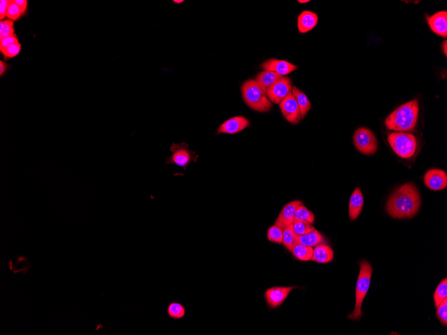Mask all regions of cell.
Segmentation results:
<instances>
[{
  "mask_svg": "<svg viewBox=\"0 0 447 335\" xmlns=\"http://www.w3.org/2000/svg\"><path fill=\"white\" fill-rule=\"evenodd\" d=\"M282 243L285 248L291 253L295 245L298 243V235L293 231L291 225L283 229Z\"/></svg>",
  "mask_w": 447,
  "mask_h": 335,
  "instance_id": "obj_24",
  "label": "cell"
},
{
  "mask_svg": "<svg viewBox=\"0 0 447 335\" xmlns=\"http://www.w3.org/2000/svg\"><path fill=\"white\" fill-rule=\"evenodd\" d=\"M447 298V280H442L435 290L434 294V304L436 308Z\"/></svg>",
  "mask_w": 447,
  "mask_h": 335,
  "instance_id": "obj_27",
  "label": "cell"
},
{
  "mask_svg": "<svg viewBox=\"0 0 447 335\" xmlns=\"http://www.w3.org/2000/svg\"><path fill=\"white\" fill-rule=\"evenodd\" d=\"M324 242V237L316 229L307 234L298 235V243L306 246L315 247Z\"/></svg>",
  "mask_w": 447,
  "mask_h": 335,
  "instance_id": "obj_21",
  "label": "cell"
},
{
  "mask_svg": "<svg viewBox=\"0 0 447 335\" xmlns=\"http://www.w3.org/2000/svg\"><path fill=\"white\" fill-rule=\"evenodd\" d=\"M442 48H443V52H444V54H445V56H446L447 55V41H446V40H445V41L444 42V43L442 44Z\"/></svg>",
  "mask_w": 447,
  "mask_h": 335,
  "instance_id": "obj_37",
  "label": "cell"
},
{
  "mask_svg": "<svg viewBox=\"0 0 447 335\" xmlns=\"http://www.w3.org/2000/svg\"><path fill=\"white\" fill-rule=\"evenodd\" d=\"M333 259L334 251L328 245L322 243L313 248L311 261L320 264H326L330 263Z\"/></svg>",
  "mask_w": 447,
  "mask_h": 335,
  "instance_id": "obj_19",
  "label": "cell"
},
{
  "mask_svg": "<svg viewBox=\"0 0 447 335\" xmlns=\"http://www.w3.org/2000/svg\"><path fill=\"white\" fill-rule=\"evenodd\" d=\"M301 204H303V203L298 200L292 201L286 204L277 217L275 224L279 225L283 229L292 225L295 220V212L297 207Z\"/></svg>",
  "mask_w": 447,
  "mask_h": 335,
  "instance_id": "obj_14",
  "label": "cell"
},
{
  "mask_svg": "<svg viewBox=\"0 0 447 335\" xmlns=\"http://www.w3.org/2000/svg\"><path fill=\"white\" fill-rule=\"evenodd\" d=\"M292 94L294 95L297 100L300 111H301L302 119H303L311 110V102H310L307 95L296 86H293L292 88Z\"/></svg>",
  "mask_w": 447,
  "mask_h": 335,
  "instance_id": "obj_20",
  "label": "cell"
},
{
  "mask_svg": "<svg viewBox=\"0 0 447 335\" xmlns=\"http://www.w3.org/2000/svg\"><path fill=\"white\" fill-rule=\"evenodd\" d=\"M298 286H274L266 290L265 298L269 307L275 309L282 305L289 294Z\"/></svg>",
  "mask_w": 447,
  "mask_h": 335,
  "instance_id": "obj_9",
  "label": "cell"
},
{
  "mask_svg": "<svg viewBox=\"0 0 447 335\" xmlns=\"http://www.w3.org/2000/svg\"><path fill=\"white\" fill-rule=\"evenodd\" d=\"M295 220L302 221L312 224L315 220V215L303 204H301L297 207L296 210Z\"/></svg>",
  "mask_w": 447,
  "mask_h": 335,
  "instance_id": "obj_25",
  "label": "cell"
},
{
  "mask_svg": "<svg viewBox=\"0 0 447 335\" xmlns=\"http://www.w3.org/2000/svg\"><path fill=\"white\" fill-rule=\"evenodd\" d=\"M294 257L301 261H308L311 260L313 256V247L306 246L298 243L291 251Z\"/></svg>",
  "mask_w": 447,
  "mask_h": 335,
  "instance_id": "obj_23",
  "label": "cell"
},
{
  "mask_svg": "<svg viewBox=\"0 0 447 335\" xmlns=\"http://www.w3.org/2000/svg\"><path fill=\"white\" fill-rule=\"evenodd\" d=\"M19 43V40L15 34L0 39V51L11 44Z\"/></svg>",
  "mask_w": 447,
  "mask_h": 335,
  "instance_id": "obj_33",
  "label": "cell"
},
{
  "mask_svg": "<svg viewBox=\"0 0 447 335\" xmlns=\"http://www.w3.org/2000/svg\"><path fill=\"white\" fill-rule=\"evenodd\" d=\"M421 198L413 184H406L391 194L387 203V212L396 219L411 218L420 210Z\"/></svg>",
  "mask_w": 447,
  "mask_h": 335,
  "instance_id": "obj_1",
  "label": "cell"
},
{
  "mask_svg": "<svg viewBox=\"0 0 447 335\" xmlns=\"http://www.w3.org/2000/svg\"><path fill=\"white\" fill-rule=\"evenodd\" d=\"M299 3L304 4L307 3V2H309V0H299Z\"/></svg>",
  "mask_w": 447,
  "mask_h": 335,
  "instance_id": "obj_38",
  "label": "cell"
},
{
  "mask_svg": "<svg viewBox=\"0 0 447 335\" xmlns=\"http://www.w3.org/2000/svg\"><path fill=\"white\" fill-rule=\"evenodd\" d=\"M426 21L432 31L442 37L447 36V12H436L432 16H426Z\"/></svg>",
  "mask_w": 447,
  "mask_h": 335,
  "instance_id": "obj_15",
  "label": "cell"
},
{
  "mask_svg": "<svg viewBox=\"0 0 447 335\" xmlns=\"http://www.w3.org/2000/svg\"><path fill=\"white\" fill-rule=\"evenodd\" d=\"M174 2L175 3L180 4L181 2H183V1H177V0H175Z\"/></svg>",
  "mask_w": 447,
  "mask_h": 335,
  "instance_id": "obj_39",
  "label": "cell"
},
{
  "mask_svg": "<svg viewBox=\"0 0 447 335\" xmlns=\"http://www.w3.org/2000/svg\"><path fill=\"white\" fill-rule=\"evenodd\" d=\"M390 146L399 157L409 159L415 153L417 141L412 134L405 132H394L388 136Z\"/></svg>",
  "mask_w": 447,
  "mask_h": 335,
  "instance_id": "obj_5",
  "label": "cell"
},
{
  "mask_svg": "<svg viewBox=\"0 0 447 335\" xmlns=\"http://www.w3.org/2000/svg\"><path fill=\"white\" fill-rule=\"evenodd\" d=\"M250 121L246 117L242 116H236L230 118L227 121L222 123L218 128V134H228V135H234L243 131L247 127H250Z\"/></svg>",
  "mask_w": 447,
  "mask_h": 335,
  "instance_id": "obj_12",
  "label": "cell"
},
{
  "mask_svg": "<svg viewBox=\"0 0 447 335\" xmlns=\"http://www.w3.org/2000/svg\"><path fill=\"white\" fill-rule=\"evenodd\" d=\"M364 203V196L360 189L356 188L352 193L349 203V217L351 220H356L360 216Z\"/></svg>",
  "mask_w": 447,
  "mask_h": 335,
  "instance_id": "obj_17",
  "label": "cell"
},
{
  "mask_svg": "<svg viewBox=\"0 0 447 335\" xmlns=\"http://www.w3.org/2000/svg\"><path fill=\"white\" fill-rule=\"evenodd\" d=\"M21 50V44L19 42V43L11 44V45L4 48V50H1V53L3 54L6 59H11L18 56Z\"/></svg>",
  "mask_w": 447,
  "mask_h": 335,
  "instance_id": "obj_31",
  "label": "cell"
},
{
  "mask_svg": "<svg viewBox=\"0 0 447 335\" xmlns=\"http://www.w3.org/2000/svg\"><path fill=\"white\" fill-rule=\"evenodd\" d=\"M291 225L293 231L297 235L307 234L315 229L311 223L302 221L294 220Z\"/></svg>",
  "mask_w": 447,
  "mask_h": 335,
  "instance_id": "obj_28",
  "label": "cell"
},
{
  "mask_svg": "<svg viewBox=\"0 0 447 335\" xmlns=\"http://www.w3.org/2000/svg\"><path fill=\"white\" fill-rule=\"evenodd\" d=\"M436 316L444 326L447 325V298L437 307Z\"/></svg>",
  "mask_w": 447,
  "mask_h": 335,
  "instance_id": "obj_32",
  "label": "cell"
},
{
  "mask_svg": "<svg viewBox=\"0 0 447 335\" xmlns=\"http://www.w3.org/2000/svg\"><path fill=\"white\" fill-rule=\"evenodd\" d=\"M14 34V21L10 19L2 20L0 22V39Z\"/></svg>",
  "mask_w": 447,
  "mask_h": 335,
  "instance_id": "obj_30",
  "label": "cell"
},
{
  "mask_svg": "<svg viewBox=\"0 0 447 335\" xmlns=\"http://www.w3.org/2000/svg\"><path fill=\"white\" fill-rule=\"evenodd\" d=\"M281 113L288 122L293 125L299 123L302 119L299 105L293 94H290L279 104Z\"/></svg>",
  "mask_w": 447,
  "mask_h": 335,
  "instance_id": "obj_10",
  "label": "cell"
},
{
  "mask_svg": "<svg viewBox=\"0 0 447 335\" xmlns=\"http://www.w3.org/2000/svg\"><path fill=\"white\" fill-rule=\"evenodd\" d=\"M419 113V103L414 99L390 114L385 120L387 129L396 132L411 131L415 128Z\"/></svg>",
  "mask_w": 447,
  "mask_h": 335,
  "instance_id": "obj_2",
  "label": "cell"
},
{
  "mask_svg": "<svg viewBox=\"0 0 447 335\" xmlns=\"http://www.w3.org/2000/svg\"><path fill=\"white\" fill-rule=\"evenodd\" d=\"M17 5L19 6L23 14H25L28 8L27 0H14Z\"/></svg>",
  "mask_w": 447,
  "mask_h": 335,
  "instance_id": "obj_35",
  "label": "cell"
},
{
  "mask_svg": "<svg viewBox=\"0 0 447 335\" xmlns=\"http://www.w3.org/2000/svg\"><path fill=\"white\" fill-rule=\"evenodd\" d=\"M283 78L282 76L271 71H263L259 73L255 78V81L257 85L262 89V90L266 93L268 89L272 87L275 83L280 80Z\"/></svg>",
  "mask_w": 447,
  "mask_h": 335,
  "instance_id": "obj_18",
  "label": "cell"
},
{
  "mask_svg": "<svg viewBox=\"0 0 447 335\" xmlns=\"http://www.w3.org/2000/svg\"><path fill=\"white\" fill-rule=\"evenodd\" d=\"M7 68L8 65L6 64L4 61H1V62H0V75H1V76L5 74L6 70H7Z\"/></svg>",
  "mask_w": 447,
  "mask_h": 335,
  "instance_id": "obj_36",
  "label": "cell"
},
{
  "mask_svg": "<svg viewBox=\"0 0 447 335\" xmlns=\"http://www.w3.org/2000/svg\"><path fill=\"white\" fill-rule=\"evenodd\" d=\"M167 316L171 319L181 320L186 316L187 310L185 306L179 302H172L168 304L166 309Z\"/></svg>",
  "mask_w": 447,
  "mask_h": 335,
  "instance_id": "obj_22",
  "label": "cell"
},
{
  "mask_svg": "<svg viewBox=\"0 0 447 335\" xmlns=\"http://www.w3.org/2000/svg\"><path fill=\"white\" fill-rule=\"evenodd\" d=\"M353 141L356 149L364 155H371L377 152L378 142L370 129L359 128L355 132Z\"/></svg>",
  "mask_w": 447,
  "mask_h": 335,
  "instance_id": "obj_7",
  "label": "cell"
},
{
  "mask_svg": "<svg viewBox=\"0 0 447 335\" xmlns=\"http://www.w3.org/2000/svg\"><path fill=\"white\" fill-rule=\"evenodd\" d=\"M23 14V12H22L21 9H20L15 1L14 0H9L7 12H6V17L8 19L12 20V21H16V20L19 19Z\"/></svg>",
  "mask_w": 447,
  "mask_h": 335,
  "instance_id": "obj_29",
  "label": "cell"
},
{
  "mask_svg": "<svg viewBox=\"0 0 447 335\" xmlns=\"http://www.w3.org/2000/svg\"><path fill=\"white\" fill-rule=\"evenodd\" d=\"M292 88L293 84L291 79L283 76L280 80L268 89L266 95L271 103L279 105L286 97L291 94Z\"/></svg>",
  "mask_w": 447,
  "mask_h": 335,
  "instance_id": "obj_8",
  "label": "cell"
},
{
  "mask_svg": "<svg viewBox=\"0 0 447 335\" xmlns=\"http://www.w3.org/2000/svg\"><path fill=\"white\" fill-rule=\"evenodd\" d=\"M424 184L430 190L440 191L447 186V174L440 169H431L424 176Z\"/></svg>",
  "mask_w": 447,
  "mask_h": 335,
  "instance_id": "obj_11",
  "label": "cell"
},
{
  "mask_svg": "<svg viewBox=\"0 0 447 335\" xmlns=\"http://www.w3.org/2000/svg\"><path fill=\"white\" fill-rule=\"evenodd\" d=\"M170 151L172 154L165 160V163L168 165H176L186 170L193 162L195 163L197 161V156L195 155V152L189 150L186 143L173 144Z\"/></svg>",
  "mask_w": 447,
  "mask_h": 335,
  "instance_id": "obj_6",
  "label": "cell"
},
{
  "mask_svg": "<svg viewBox=\"0 0 447 335\" xmlns=\"http://www.w3.org/2000/svg\"><path fill=\"white\" fill-rule=\"evenodd\" d=\"M372 274L373 268L370 264L366 261L361 262L360 274L356 284V305L354 311L348 316L350 319L358 320L362 317V304L368 292Z\"/></svg>",
  "mask_w": 447,
  "mask_h": 335,
  "instance_id": "obj_3",
  "label": "cell"
},
{
  "mask_svg": "<svg viewBox=\"0 0 447 335\" xmlns=\"http://www.w3.org/2000/svg\"><path fill=\"white\" fill-rule=\"evenodd\" d=\"M319 17L315 12L311 11L302 12L297 18V26L299 31L302 34L307 33L317 26Z\"/></svg>",
  "mask_w": 447,
  "mask_h": 335,
  "instance_id": "obj_16",
  "label": "cell"
},
{
  "mask_svg": "<svg viewBox=\"0 0 447 335\" xmlns=\"http://www.w3.org/2000/svg\"><path fill=\"white\" fill-rule=\"evenodd\" d=\"M283 229L279 225H272L267 230V239L271 242L281 244L283 242Z\"/></svg>",
  "mask_w": 447,
  "mask_h": 335,
  "instance_id": "obj_26",
  "label": "cell"
},
{
  "mask_svg": "<svg viewBox=\"0 0 447 335\" xmlns=\"http://www.w3.org/2000/svg\"><path fill=\"white\" fill-rule=\"evenodd\" d=\"M261 67L263 70L277 73L282 76L289 74L298 68L297 66L287 61L277 59H269L263 62Z\"/></svg>",
  "mask_w": 447,
  "mask_h": 335,
  "instance_id": "obj_13",
  "label": "cell"
},
{
  "mask_svg": "<svg viewBox=\"0 0 447 335\" xmlns=\"http://www.w3.org/2000/svg\"><path fill=\"white\" fill-rule=\"evenodd\" d=\"M242 94L244 102L253 110L264 113L272 108V103L269 100L266 93L252 79L246 81L242 85Z\"/></svg>",
  "mask_w": 447,
  "mask_h": 335,
  "instance_id": "obj_4",
  "label": "cell"
},
{
  "mask_svg": "<svg viewBox=\"0 0 447 335\" xmlns=\"http://www.w3.org/2000/svg\"><path fill=\"white\" fill-rule=\"evenodd\" d=\"M9 0H1L0 1V19L4 20L6 17V12Z\"/></svg>",
  "mask_w": 447,
  "mask_h": 335,
  "instance_id": "obj_34",
  "label": "cell"
}]
</instances>
